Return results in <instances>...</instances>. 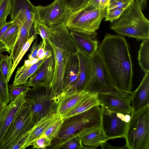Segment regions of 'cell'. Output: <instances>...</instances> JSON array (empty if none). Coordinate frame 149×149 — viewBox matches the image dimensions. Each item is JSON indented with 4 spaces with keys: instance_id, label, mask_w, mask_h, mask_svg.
Listing matches in <instances>:
<instances>
[{
    "instance_id": "cell-30",
    "label": "cell",
    "mask_w": 149,
    "mask_h": 149,
    "mask_svg": "<svg viewBox=\"0 0 149 149\" xmlns=\"http://www.w3.org/2000/svg\"><path fill=\"white\" fill-rule=\"evenodd\" d=\"M64 120L60 117L56 121L49 126L40 136H46L52 141L57 139L59 132Z\"/></svg>"
},
{
    "instance_id": "cell-43",
    "label": "cell",
    "mask_w": 149,
    "mask_h": 149,
    "mask_svg": "<svg viewBox=\"0 0 149 149\" xmlns=\"http://www.w3.org/2000/svg\"><path fill=\"white\" fill-rule=\"evenodd\" d=\"M13 23V21L10 20L0 28V39Z\"/></svg>"
},
{
    "instance_id": "cell-15",
    "label": "cell",
    "mask_w": 149,
    "mask_h": 149,
    "mask_svg": "<svg viewBox=\"0 0 149 149\" xmlns=\"http://www.w3.org/2000/svg\"><path fill=\"white\" fill-rule=\"evenodd\" d=\"M54 66L55 61L53 54L46 60L30 77L26 84L33 87L44 85L50 88L54 76Z\"/></svg>"
},
{
    "instance_id": "cell-23",
    "label": "cell",
    "mask_w": 149,
    "mask_h": 149,
    "mask_svg": "<svg viewBox=\"0 0 149 149\" xmlns=\"http://www.w3.org/2000/svg\"><path fill=\"white\" fill-rule=\"evenodd\" d=\"M47 59L40 60L36 63L31 65L25 61L24 64L18 68L16 72L13 86L25 84L26 83L28 79L38 70Z\"/></svg>"
},
{
    "instance_id": "cell-47",
    "label": "cell",
    "mask_w": 149,
    "mask_h": 149,
    "mask_svg": "<svg viewBox=\"0 0 149 149\" xmlns=\"http://www.w3.org/2000/svg\"><path fill=\"white\" fill-rule=\"evenodd\" d=\"M53 55L52 50L46 49L45 51V58L47 59Z\"/></svg>"
},
{
    "instance_id": "cell-27",
    "label": "cell",
    "mask_w": 149,
    "mask_h": 149,
    "mask_svg": "<svg viewBox=\"0 0 149 149\" xmlns=\"http://www.w3.org/2000/svg\"><path fill=\"white\" fill-rule=\"evenodd\" d=\"M13 24L10 27L0 39L6 46L7 52L12 56L15 44L18 34V28L17 23L14 20Z\"/></svg>"
},
{
    "instance_id": "cell-26",
    "label": "cell",
    "mask_w": 149,
    "mask_h": 149,
    "mask_svg": "<svg viewBox=\"0 0 149 149\" xmlns=\"http://www.w3.org/2000/svg\"><path fill=\"white\" fill-rule=\"evenodd\" d=\"M13 20L18 25V36L11 56L13 63L15 61L24 43L31 37L27 29L21 22L17 20Z\"/></svg>"
},
{
    "instance_id": "cell-11",
    "label": "cell",
    "mask_w": 149,
    "mask_h": 149,
    "mask_svg": "<svg viewBox=\"0 0 149 149\" xmlns=\"http://www.w3.org/2000/svg\"><path fill=\"white\" fill-rule=\"evenodd\" d=\"M37 20L51 28L65 23L70 11L61 0H54L50 4L36 6Z\"/></svg>"
},
{
    "instance_id": "cell-34",
    "label": "cell",
    "mask_w": 149,
    "mask_h": 149,
    "mask_svg": "<svg viewBox=\"0 0 149 149\" xmlns=\"http://www.w3.org/2000/svg\"><path fill=\"white\" fill-rule=\"evenodd\" d=\"M30 87L26 83L15 86L8 85V94L10 101H14L22 93L29 90Z\"/></svg>"
},
{
    "instance_id": "cell-36",
    "label": "cell",
    "mask_w": 149,
    "mask_h": 149,
    "mask_svg": "<svg viewBox=\"0 0 149 149\" xmlns=\"http://www.w3.org/2000/svg\"><path fill=\"white\" fill-rule=\"evenodd\" d=\"M71 12L85 6L91 0H61Z\"/></svg>"
},
{
    "instance_id": "cell-1",
    "label": "cell",
    "mask_w": 149,
    "mask_h": 149,
    "mask_svg": "<svg viewBox=\"0 0 149 149\" xmlns=\"http://www.w3.org/2000/svg\"><path fill=\"white\" fill-rule=\"evenodd\" d=\"M98 51L115 87L120 91L131 95L133 66L129 45L125 38L106 34Z\"/></svg>"
},
{
    "instance_id": "cell-17",
    "label": "cell",
    "mask_w": 149,
    "mask_h": 149,
    "mask_svg": "<svg viewBox=\"0 0 149 149\" xmlns=\"http://www.w3.org/2000/svg\"><path fill=\"white\" fill-rule=\"evenodd\" d=\"M133 111L139 110L149 104V72H146L138 87L131 95Z\"/></svg>"
},
{
    "instance_id": "cell-40",
    "label": "cell",
    "mask_w": 149,
    "mask_h": 149,
    "mask_svg": "<svg viewBox=\"0 0 149 149\" xmlns=\"http://www.w3.org/2000/svg\"><path fill=\"white\" fill-rule=\"evenodd\" d=\"M27 138L26 133L22 135L15 142L10 149H24V146Z\"/></svg>"
},
{
    "instance_id": "cell-4",
    "label": "cell",
    "mask_w": 149,
    "mask_h": 149,
    "mask_svg": "<svg viewBox=\"0 0 149 149\" xmlns=\"http://www.w3.org/2000/svg\"><path fill=\"white\" fill-rule=\"evenodd\" d=\"M85 91L98 94L131 97V95L120 91L115 87L98 50L90 58V77Z\"/></svg>"
},
{
    "instance_id": "cell-41",
    "label": "cell",
    "mask_w": 149,
    "mask_h": 149,
    "mask_svg": "<svg viewBox=\"0 0 149 149\" xmlns=\"http://www.w3.org/2000/svg\"><path fill=\"white\" fill-rule=\"evenodd\" d=\"M42 44V41L38 44H37V41L34 42L32 47L30 53L28 56V59L31 60L35 58H36L38 51L41 46Z\"/></svg>"
},
{
    "instance_id": "cell-3",
    "label": "cell",
    "mask_w": 149,
    "mask_h": 149,
    "mask_svg": "<svg viewBox=\"0 0 149 149\" xmlns=\"http://www.w3.org/2000/svg\"><path fill=\"white\" fill-rule=\"evenodd\" d=\"M142 10L140 0H133L111 29L120 36L137 40L149 39V21Z\"/></svg>"
},
{
    "instance_id": "cell-49",
    "label": "cell",
    "mask_w": 149,
    "mask_h": 149,
    "mask_svg": "<svg viewBox=\"0 0 149 149\" xmlns=\"http://www.w3.org/2000/svg\"><path fill=\"white\" fill-rule=\"evenodd\" d=\"M7 105V104L3 103L2 101L0 98V114L3 110Z\"/></svg>"
},
{
    "instance_id": "cell-28",
    "label": "cell",
    "mask_w": 149,
    "mask_h": 149,
    "mask_svg": "<svg viewBox=\"0 0 149 149\" xmlns=\"http://www.w3.org/2000/svg\"><path fill=\"white\" fill-rule=\"evenodd\" d=\"M138 60L141 70L149 72V39L142 40L138 51Z\"/></svg>"
},
{
    "instance_id": "cell-24",
    "label": "cell",
    "mask_w": 149,
    "mask_h": 149,
    "mask_svg": "<svg viewBox=\"0 0 149 149\" xmlns=\"http://www.w3.org/2000/svg\"><path fill=\"white\" fill-rule=\"evenodd\" d=\"M50 149L65 148L70 149H88L84 145L77 132L62 139H57L52 143Z\"/></svg>"
},
{
    "instance_id": "cell-46",
    "label": "cell",
    "mask_w": 149,
    "mask_h": 149,
    "mask_svg": "<svg viewBox=\"0 0 149 149\" xmlns=\"http://www.w3.org/2000/svg\"><path fill=\"white\" fill-rule=\"evenodd\" d=\"M4 52H7V49L4 44L0 41V54Z\"/></svg>"
},
{
    "instance_id": "cell-25",
    "label": "cell",
    "mask_w": 149,
    "mask_h": 149,
    "mask_svg": "<svg viewBox=\"0 0 149 149\" xmlns=\"http://www.w3.org/2000/svg\"><path fill=\"white\" fill-rule=\"evenodd\" d=\"M97 105H99L98 94L88 92L81 100L68 113L62 118L64 120L84 112Z\"/></svg>"
},
{
    "instance_id": "cell-42",
    "label": "cell",
    "mask_w": 149,
    "mask_h": 149,
    "mask_svg": "<svg viewBox=\"0 0 149 149\" xmlns=\"http://www.w3.org/2000/svg\"><path fill=\"white\" fill-rule=\"evenodd\" d=\"M47 47L46 45L42 41L41 45L38 49L36 56V58L39 60L45 58V51Z\"/></svg>"
},
{
    "instance_id": "cell-13",
    "label": "cell",
    "mask_w": 149,
    "mask_h": 149,
    "mask_svg": "<svg viewBox=\"0 0 149 149\" xmlns=\"http://www.w3.org/2000/svg\"><path fill=\"white\" fill-rule=\"evenodd\" d=\"M27 91L22 93L13 101H10L0 114V147L22 106L26 102Z\"/></svg>"
},
{
    "instance_id": "cell-31",
    "label": "cell",
    "mask_w": 149,
    "mask_h": 149,
    "mask_svg": "<svg viewBox=\"0 0 149 149\" xmlns=\"http://www.w3.org/2000/svg\"><path fill=\"white\" fill-rule=\"evenodd\" d=\"M12 61L10 56L4 55L2 54H0V71L7 82L13 65Z\"/></svg>"
},
{
    "instance_id": "cell-7",
    "label": "cell",
    "mask_w": 149,
    "mask_h": 149,
    "mask_svg": "<svg viewBox=\"0 0 149 149\" xmlns=\"http://www.w3.org/2000/svg\"><path fill=\"white\" fill-rule=\"evenodd\" d=\"M26 99L31 105L32 119L35 123L57 111L58 103L49 86L39 85L30 88L26 92Z\"/></svg>"
},
{
    "instance_id": "cell-12",
    "label": "cell",
    "mask_w": 149,
    "mask_h": 149,
    "mask_svg": "<svg viewBox=\"0 0 149 149\" xmlns=\"http://www.w3.org/2000/svg\"><path fill=\"white\" fill-rule=\"evenodd\" d=\"M10 15V21L17 20L21 22L31 37L34 34V24L37 19L36 6L29 0H13Z\"/></svg>"
},
{
    "instance_id": "cell-32",
    "label": "cell",
    "mask_w": 149,
    "mask_h": 149,
    "mask_svg": "<svg viewBox=\"0 0 149 149\" xmlns=\"http://www.w3.org/2000/svg\"><path fill=\"white\" fill-rule=\"evenodd\" d=\"M13 0H0V28L7 22L6 19L10 13Z\"/></svg>"
},
{
    "instance_id": "cell-6",
    "label": "cell",
    "mask_w": 149,
    "mask_h": 149,
    "mask_svg": "<svg viewBox=\"0 0 149 149\" xmlns=\"http://www.w3.org/2000/svg\"><path fill=\"white\" fill-rule=\"evenodd\" d=\"M106 11V8H94L87 4L71 12L66 21L65 26L70 31L95 36L102 20L105 18Z\"/></svg>"
},
{
    "instance_id": "cell-44",
    "label": "cell",
    "mask_w": 149,
    "mask_h": 149,
    "mask_svg": "<svg viewBox=\"0 0 149 149\" xmlns=\"http://www.w3.org/2000/svg\"><path fill=\"white\" fill-rule=\"evenodd\" d=\"M88 4L94 8H100V0H91Z\"/></svg>"
},
{
    "instance_id": "cell-20",
    "label": "cell",
    "mask_w": 149,
    "mask_h": 149,
    "mask_svg": "<svg viewBox=\"0 0 149 149\" xmlns=\"http://www.w3.org/2000/svg\"><path fill=\"white\" fill-rule=\"evenodd\" d=\"M60 117L58 113L56 112L47 116L37 122L33 127L26 133L27 138L24 149L31 146L33 141L39 137L51 125Z\"/></svg>"
},
{
    "instance_id": "cell-19",
    "label": "cell",
    "mask_w": 149,
    "mask_h": 149,
    "mask_svg": "<svg viewBox=\"0 0 149 149\" xmlns=\"http://www.w3.org/2000/svg\"><path fill=\"white\" fill-rule=\"evenodd\" d=\"M71 38L78 49L84 54L91 58L98 50V41L93 37L87 34L70 31Z\"/></svg>"
},
{
    "instance_id": "cell-29",
    "label": "cell",
    "mask_w": 149,
    "mask_h": 149,
    "mask_svg": "<svg viewBox=\"0 0 149 149\" xmlns=\"http://www.w3.org/2000/svg\"><path fill=\"white\" fill-rule=\"evenodd\" d=\"M34 34H39L41 36L42 39V42L46 44L47 46H49L48 41L51 35V28L36 19L34 24Z\"/></svg>"
},
{
    "instance_id": "cell-18",
    "label": "cell",
    "mask_w": 149,
    "mask_h": 149,
    "mask_svg": "<svg viewBox=\"0 0 149 149\" xmlns=\"http://www.w3.org/2000/svg\"><path fill=\"white\" fill-rule=\"evenodd\" d=\"M77 54L79 63V73L75 84L66 94L74 92L85 91L89 80L90 58L84 54L78 49Z\"/></svg>"
},
{
    "instance_id": "cell-16",
    "label": "cell",
    "mask_w": 149,
    "mask_h": 149,
    "mask_svg": "<svg viewBox=\"0 0 149 149\" xmlns=\"http://www.w3.org/2000/svg\"><path fill=\"white\" fill-rule=\"evenodd\" d=\"M77 132L82 144L88 149H96L109 140L101 125L85 128Z\"/></svg>"
},
{
    "instance_id": "cell-33",
    "label": "cell",
    "mask_w": 149,
    "mask_h": 149,
    "mask_svg": "<svg viewBox=\"0 0 149 149\" xmlns=\"http://www.w3.org/2000/svg\"><path fill=\"white\" fill-rule=\"evenodd\" d=\"M37 35L33 34L24 43L22 47L18 56L15 61L13 63V65L11 72L8 78L7 81L8 82L10 80L12 74L20 61L26 52L28 50L31 44L35 39Z\"/></svg>"
},
{
    "instance_id": "cell-22",
    "label": "cell",
    "mask_w": 149,
    "mask_h": 149,
    "mask_svg": "<svg viewBox=\"0 0 149 149\" xmlns=\"http://www.w3.org/2000/svg\"><path fill=\"white\" fill-rule=\"evenodd\" d=\"M77 52L72 54L69 60L65 75L63 96L74 86L79 73L80 65Z\"/></svg>"
},
{
    "instance_id": "cell-21",
    "label": "cell",
    "mask_w": 149,
    "mask_h": 149,
    "mask_svg": "<svg viewBox=\"0 0 149 149\" xmlns=\"http://www.w3.org/2000/svg\"><path fill=\"white\" fill-rule=\"evenodd\" d=\"M85 91L68 93L59 100L57 112L62 118L74 108L87 93Z\"/></svg>"
},
{
    "instance_id": "cell-5",
    "label": "cell",
    "mask_w": 149,
    "mask_h": 149,
    "mask_svg": "<svg viewBox=\"0 0 149 149\" xmlns=\"http://www.w3.org/2000/svg\"><path fill=\"white\" fill-rule=\"evenodd\" d=\"M130 149H149V104L133 111L124 138Z\"/></svg>"
},
{
    "instance_id": "cell-14",
    "label": "cell",
    "mask_w": 149,
    "mask_h": 149,
    "mask_svg": "<svg viewBox=\"0 0 149 149\" xmlns=\"http://www.w3.org/2000/svg\"><path fill=\"white\" fill-rule=\"evenodd\" d=\"M99 105L109 110L125 115H131L133 109L131 97H123L113 95L98 94Z\"/></svg>"
},
{
    "instance_id": "cell-8",
    "label": "cell",
    "mask_w": 149,
    "mask_h": 149,
    "mask_svg": "<svg viewBox=\"0 0 149 149\" xmlns=\"http://www.w3.org/2000/svg\"><path fill=\"white\" fill-rule=\"evenodd\" d=\"M102 116V107L97 105L64 120L57 139L63 138L85 128L101 125Z\"/></svg>"
},
{
    "instance_id": "cell-39",
    "label": "cell",
    "mask_w": 149,
    "mask_h": 149,
    "mask_svg": "<svg viewBox=\"0 0 149 149\" xmlns=\"http://www.w3.org/2000/svg\"><path fill=\"white\" fill-rule=\"evenodd\" d=\"M133 0L119 1L110 3L107 7L106 10L115 9L127 8Z\"/></svg>"
},
{
    "instance_id": "cell-38",
    "label": "cell",
    "mask_w": 149,
    "mask_h": 149,
    "mask_svg": "<svg viewBox=\"0 0 149 149\" xmlns=\"http://www.w3.org/2000/svg\"><path fill=\"white\" fill-rule=\"evenodd\" d=\"M52 141L46 136H40L34 140L31 146L33 149H45L49 147L52 144Z\"/></svg>"
},
{
    "instance_id": "cell-2",
    "label": "cell",
    "mask_w": 149,
    "mask_h": 149,
    "mask_svg": "<svg viewBox=\"0 0 149 149\" xmlns=\"http://www.w3.org/2000/svg\"><path fill=\"white\" fill-rule=\"evenodd\" d=\"M65 23L51 28V35L48 41L55 61L54 76L50 89L58 102L63 96L65 75L69 60L71 55L78 51Z\"/></svg>"
},
{
    "instance_id": "cell-37",
    "label": "cell",
    "mask_w": 149,
    "mask_h": 149,
    "mask_svg": "<svg viewBox=\"0 0 149 149\" xmlns=\"http://www.w3.org/2000/svg\"><path fill=\"white\" fill-rule=\"evenodd\" d=\"M127 8L115 9L106 10L105 17V20L112 22L118 19Z\"/></svg>"
},
{
    "instance_id": "cell-35",
    "label": "cell",
    "mask_w": 149,
    "mask_h": 149,
    "mask_svg": "<svg viewBox=\"0 0 149 149\" xmlns=\"http://www.w3.org/2000/svg\"><path fill=\"white\" fill-rule=\"evenodd\" d=\"M8 86V82L5 80L0 71V98L3 103L7 105L10 101Z\"/></svg>"
},
{
    "instance_id": "cell-48",
    "label": "cell",
    "mask_w": 149,
    "mask_h": 149,
    "mask_svg": "<svg viewBox=\"0 0 149 149\" xmlns=\"http://www.w3.org/2000/svg\"><path fill=\"white\" fill-rule=\"evenodd\" d=\"M147 0H140V2L142 9H144L146 6Z\"/></svg>"
},
{
    "instance_id": "cell-9",
    "label": "cell",
    "mask_w": 149,
    "mask_h": 149,
    "mask_svg": "<svg viewBox=\"0 0 149 149\" xmlns=\"http://www.w3.org/2000/svg\"><path fill=\"white\" fill-rule=\"evenodd\" d=\"M35 124L32 119L31 105L26 102L13 121L0 149H10L18 139L28 132Z\"/></svg>"
},
{
    "instance_id": "cell-45",
    "label": "cell",
    "mask_w": 149,
    "mask_h": 149,
    "mask_svg": "<svg viewBox=\"0 0 149 149\" xmlns=\"http://www.w3.org/2000/svg\"><path fill=\"white\" fill-rule=\"evenodd\" d=\"M110 0H100V8L104 9L109 3Z\"/></svg>"
},
{
    "instance_id": "cell-50",
    "label": "cell",
    "mask_w": 149,
    "mask_h": 149,
    "mask_svg": "<svg viewBox=\"0 0 149 149\" xmlns=\"http://www.w3.org/2000/svg\"><path fill=\"white\" fill-rule=\"evenodd\" d=\"M126 0H110V3L115 2L119 1H126Z\"/></svg>"
},
{
    "instance_id": "cell-10",
    "label": "cell",
    "mask_w": 149,
    "mask_h": 149,
    "mask_svg": "<svg viewBox=\"0 0 149 149\" xmlns=\"http://www.w3.org/2000/svg\"><path fill=\"white\" fill-rule=\"evenodd\" d=\"M102 108L101 126L108 140L124 138L131 115Z\"/></svg>"
}]
</instances>
